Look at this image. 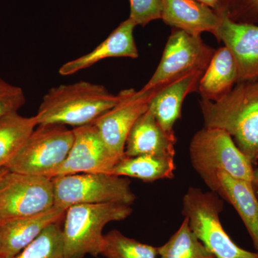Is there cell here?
I'll use <instances>...</instances> for the list:
<instances>
[{
  "mask_svg": "<svg viewBox=\"0 0 258 258\" xmlns=\"http://www.w3.org/2000/svg\"><path fill=\"white\" fill-rule=\"evenodd\" d=\"M205 127L227 132L253 165L258 162V79L239 81L217 101H200Z\"/></svg>",
  "mask_w": 258,
  "mask_h": 258,
  "instance_id": "6da1fadb",
  "label": "cell"
},
{
  "mask_svg": "<svg viewBox=\"0 0 258 258\" xmlns=\"http://www.w3.org/2000/svg\"><path fill=\"white\" fill-rule=\"evenodd\" d=\"M122 92L113 95L105 86L81 81L49 90L37 114V125L79 127L92 123L120 101Z\"/></svg>",
  "mask_w": 258,
  "mask_h": 258,
  "instance_id": "7a4b0ae2",
  "label": "cell"
},
{
  "mask_svg": "<svg viewBox=\"0 0 258 258\" xmlns=\"http://www.w3.org/2000/svg\"><path fill=\"white\" fill-rule=\"evenodd\" d=\"M133 210L119 203L76 205L66 210L62 227L66 258L98 257L103 246V230L111 222L121 221Z\"/></svg>",
  "mask_w": 258,
  "mask_h": 258,
  "instance_id": "3957f363",
  "label": "cell"
},
{
  "mask_svg": "<svg viewBox=\"0 0 258 258\" xmlns=\"http://www.w3.org/2000/svg\"><path fill=\"white\" fill-rule=\"evenodd\" d=\"M189 157L194 169L208 186L217 171L250 183L253 179V164L222 129L205 126L197 132L190 143Z\"/></svg>",
  "mask_w": 258,
  "mask_h": 258,
  "instance_id": "277c9868",
  "label": "cell"
},
{
  "mask_svg": "<svg viewBox=\"0 0 258 258\" xmlns=\"http://www.w3.org/2000/svg\"><path fill=\"white\" fill-rule=\"evenodd\" d=\"M224 200L214 191L189 187L182 200V215L193 233L215 258H258V252L241 248L224 230L220 215Z\"/></svg>",
  "mask_w": 258,
  "mask_h": 258,
  "instance_id": "5b68a950",
  "label": "cell"
},
{
  "mask_svg": "<svg viewBox=\"0 0 258 258\" xmlns=\"http://www.w3.org/2000/svg\"><path fill=\"white\" fill-rule=\"evenodd\" d=\"M55 207L66 210L76 205L119 203L131 205L136 200L127 177L108 173H80L51 178Z\"/></svg>",
  "mask_w": 258,
  "mask_h": 258,
  "instance_id": "8992f818",
  "label": "cell"
},
{
  "mask_svg": "<svg viewBox=\"0 0 258 258\" xmlns=\"http://www.w3.org/2000/svg\"><path fill=\"white\" fill-rule=\"evenodd\" d=\"M73 142V129L66 125H37L6 167L12 172L52 178Z\"/></svg>",
  "mask_w": 258,
  "mask_h": 258,
  "instance_id": "52a82bcc",
  "label": "cell"
},
{
  "mask_svg": "<svg viewBox=\"0 0 258 258\" xmlns=\"http://www.w3.org/2000/svg\"><path fill=\"white\" fill-rule=\"evenodd\" d=\"M215 51L203 42L201 35L173 29L157 70L142 88L161 87L185 75L205 72Z\"/></svg>",
  "mask_w": 258,
  "mask_h": 258,
  "instance_id": "ba28073f",
  "label": "cell"
},
{
  "mask_svg": "<svg viewBox=\"0 0 258 258\" xmlns=\"http://www.w3.org/2000/svg\"><path fill=\"white\" fill-rule=\"evenodd\" d=\"M55 207L52 179L9 171L0 182V219L32 216Z\"/></svg>",
  "mask_w": 258,
  "mask_h": 258,
  "instance_id": "9c48e42d",
  "label": "cell"
},
{
  "mask_svg": "<svg viewBox=\"0 0 258 258\" xmlns=\"http://www.w3.org/2000/svg\"><path fill=\"white\" fill-rule=\"evenodd\" d=\"M159 88L121 91L120 101L93 122L108 150L118 160L124 156L129 132L137 120L148 111L151 100Z\"/></svg>",
  "mask_w": 258,
  "mask_h": 258,
  "instance_id": "30bf717a",
  "label": "cell"
},
{
  "mask_svg": "<svg viewBox=\"0 0 258 258\" xmlns=\"http://www.w3.org/2000/svg\"><path fill=\"white\" fill-rule=\"evenodd\" d=\"M73 132L71 150L52 177L80 173H109L118 159L112 155L95 125L90 123L75 127Z\"/></svg>",
  "mask_w": 258,
  "mask_h": 258,
  "instance_id": "8fae6325",
  "label": "cell"
},
{
  "mask_svg": "<svg viewBox=\"0 0 258 258\" xmlns=\"http://www.w3.org/2000/svg\"><path fill=\"white\" fill-rule=\"evenodd\" d=\"M220 23L215 37L235 57L239 81L258 79V25L236 23L218 13Z\"/></svg>",
  "mask_w": 258,
  "mask_h": 258,
  "instance_id": "7c38bea8",
  "label": "cell"
},
{
  "mask_svg": "<svg viewBox=\"0 0 258 258\" xmlns=\"http://www.w3.org/2000/svg\"><path fill=\"white\" fill-rule=\"evenodd\" d=\"M66 211L54 207L38 215L3 220L0 227V257L11 258L20 253L49 225L62 221Z\"/></svg>",
  "mask_w": 258,
  "mask_h": 258,
  "instance_id": "4fadbf2b",
  "label": "cell"
},
{
  "mask_svg": "<svg viewBox=\"0 0 258 258\" xmlns=\"http://www.w3.org/2000/svg\"><path fill=\"white\" fill-rule=\"evenodd\" d=\"M209 188L235 209L258 252V198L252 183L217 171Z\"/></svg>",
  "mask_w": 258,
  "mask_h": 258,
  "instance_id": "5bb4252c",
  "label": "cell"
},
{
  "mask_svg": "<svg viewBox=\"0 0 258 258\" xmlns=\"http://www.w3.org/2000/svg\"><path fill=\"white\" fill-rule=\"evenodd\" d=\"M176 141L174 132L164 130L148 109L129 132L125 144L124 155L174 157Z\"/></svg>",
  "mask_w": 258,
  "mask_h": 258,
  "instance_id": "9a60e30c",
  "label": "cell"
},
{
  "mask_svg": "<svg viewBox=\"0 0 258 258\" xmlns=\"http://www.w3.org/2000/svg\"><path fill=\"white\" fill-rule=\"evenodd\" d=\"M136 26V23L130 18L122 22L96 48L62 64L59 69V74L63 76H71L110 57L137 58L139 51L134 37Z\"/></svg>",
  "mask_w": 258,
  "mask_h": 258,
  "instance_id": "2e32d148",
  "label": "cell"
},
{
  "mask_svg": "<svg viewBox=\"0 0 258 258\" xmlns=\"http://www.w3.org/2000/svg\"><path fill=\"white\" fill-rule=\"evenodd\" d=\"M161 20L166 25L190 33L209 32L216 35L220 23L218 14L197 0H161Z\"/></svg>",
  "mask_w": 258,
  "mask_h": 258,
  "instance_id": "e0dca14e",
  "label": "cell"
},
{
  "mask_svg": "<svg viewBox=\"0 0 258 258\" xmlns=\"http://www.w3.org/2000/svg\"><path fill=\"white\" fill-rule=\"evenodd\" d=\"M204 73L196 71L185 75L158 88L149 103V110L166 132H174L173 127L181 115L185 98L189 93L198 91Z\"/></svg>",
  "mask_w": 258,
  "mask_h": 258,
  "instance_id": "ac0fdd59",
  "label": "cell"
},
{
  "mask_svg": "<svg viewBox=\"0 0 258 258\" xmlns=\"http://www.w3.org/2000/svg\"><path fill=\"white\" fill-rule=\"evenodd\" d=\"M238 69L235 57L227 47L215 50L200 83L202 99L217 101L230 92L238 82Z\"/></svg>",
  "mask_w": 258,
  "mask_h": 258,
  "instance_id": "d6986e66",
  "label": "cell"
},
{
  "mask_svg": "<svg viewBox=\"0 0 258 258\" xmlns=\"http://www.w3.org/2000/svg\"><path fill=\"white\" fill-rule=\"evenodd\" d=\"M175 168L174 157L124 155L117 161L108 174L152 182L157 180L173 179Z\"/></svg>",
  "mask_w": 258,
  "mask_h": 258,
  "instance_id": "ffe728a7",
  "label": "cell"
},
{
  "mask_svg": "<svg viewBox=\"0 0 258 258\" xmlns=\"http://www.w3.org/2000/svg\"><path fill=\"white\" fill-rule=\"evenodd\" d=\"M37 125L35 115L15 113L0 118V169L7 166Z\"/></svg>",
  "mask_w": 258,
  "mask_h": 258,
  "instance_id": "44dd1931",
  "label": "cell"
},
{
  "mask_svg": "<svg viewBox=\"0 0 258 258\" xmlns=\"http://www.w3.org/2000/svg\"><path fill=\"white\" fill-rule=\"evenodd\" d=\"M158 253L159 258H215L193 233L186 217L170 239L158 247Z\"/></svg>",
  "mask_w": 258,
  "mask_h": 258,
  "instance_id": "7402d4cb",
  "label": "cell"
},
{
  "mask_svg": "<svg viewBox=\"0 0 258 258\" xmlns=\"http://www.w3.org/2000/svg\"><path fill=\"white\" fill-rule=\"evenodd\" d=\"M101 255L106 258H158V247L129 238L116 230L104 235Z\"/></svg>",
  "mask_w": 258,
  "mask_h": 258,
  "instance_id": "603a6c76",
  "label": "cell"
},
{
  "mask_svg": "<svg viewBox=\"0 0 258 258\" xmlns=\"http://www.w3.org/2000/svg\"><path fill=\"white\" fill-rule=\"evenodd\" d=\"M61 222L51 224L20 253L11 258H66Z\"/></svg>",
  "mask_w": 258,
  "mask_h": 258,
  "instance_id": "cb8c5ba5",
  "label": "cell"
},
{
  "mask_svg": "<svg viewBox=\"0 0 258 258\" xmlns=\"http://www.w3.org/2000/svg\"><path fill=\"white\" fill-rule=\"evenodd\" d=\"M215 11L236 23L258 25V0H220Z\"/></svg>",
  "mask_w": 258,
  "mask_h": 258,
  "instance_id": "d4e9b609",
  "label": "cell"
},
{
  "mask_svg": "<svg viewBox=\"0 0 258 258\" xmlns=\"http://www.w3.org/2000/svg\"><path fill=\"white\" fill-rule=\"evenodd\" d=\"M25 103L23 88L10 84L0 77V118L18 113Z\"/></svg>",
  "mask_w": 258,
  "mask_h": 258,
  "instance_id": "484cf974",
  "label": "cell"
},
{
  "mask_svg": "<svg viewBox=\"0 0 258 258\" xmlns=\"http://www.w3.org/2000/svg\"><path fill=\"white\" fill-rule=\"evenodd\" d=\"M130 16L137 25L146 26L154 20L161 18V0H129Z\"/></svg>",
  "mask_w": 258,
  "mask_h": 258,
  "instance_id": "4316f807",
  "label": "cell"
},
{
  "mask_svg": "<svg viewBox=\"0 0 258 258\" xmlns=\"http://www.w3.org/2000/svg\"><path fill=\"white\" fill-rule=\"evenodd\" d=\"M252 186L253 188L254 192L258 198V166L254 168L253 179H252Z\"/></svg>",
  "mask_w": 258,
  "mask_h": 258,
  "instance_id": "83f0119b",
  "label": "cell"
},
{
  "mask_svg": "<svg viewBox=\"0 0 258 258\" xmlns=\"http://www.w3.org/2000/svg\"><path fill=\"white\" fill-rule=\"evenodd\" d=\"M203 4L207 5L209 8H212V10H215L216 9L217 4H218L220 0H197Z\"/></svg>",
  "mask_w": 258,
  "mask_h": 258,
  "instance_id": "f1b7e54d",
  "label": "cell"
},
{
  "mask_svg": "<svg viewBox=\"0 0 258 258\" xmlns=\"http://www.w3.org/2000/svg\"><path fill=\"white\" fill-rule=\"evenodd\" d=\"M9 169L5 166V167L2 168L0 169V182H1L2 180H3L4 176L9 172Z\"/></svg>",
  "mask_w": 258,
  "mask_h": 258,
  "instance_id": "f546056e",
  "label": "cell"
},
{
  "mask_svg": "<svg viewBox=\"0 0 258 258\" xmlns=\"http://www.w3.org/2000/svg\"><path fill=\"white\" fill-rule=\"evenodd\" d=\"M2 222H3V220H2L1 219H0V227H1Z\"/></svg>",
  "mask_w": 258,
  "mask_h": 258,
  "instance_id": "4dcf8cb0",
  "label": "cell"
},
{
  "mask_svg": "<svg viewBox=\"0 0 258 258\" xmlns=\"http://www.w3.org/2000/svg\"><path fill=\"white\" fill-rule=\"evenodd\" d=\"M0 258H2V257H0Z\"/></svg>",
  "mask_w": 258,
  "mask_h": 258,
  "instance_id": "1f68e13d",
  "label": "cell"
}]
</instances>
